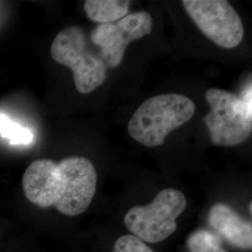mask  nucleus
<instances>
[{
	"instance_id": "f257e3e1",
	"label": "nucleus",
	"mask_w": 252,
	"mask_h": 252,
	"mask_svg": "<svg viewBox=\"0 0 252 252\" xmlns=\"http://www.w3.org/2000/svg\"><path fill=\"white\" fill-rule=\"evenodd\" d=\"M22 187L27 200L36 207H55L64 216H78L94 197L97 173L93 162L81 156L59 162L40 159L27 166Z\"/></svg>"
},
{
	"instance_id": "f03ea898",
	"label": "nucleus",
	"mask_w": 252,
	"mask_h": 252,
	"mask_svg": "<svg viewBox=\"0 0 252 252\" xmlns=\"http://www.w3.org/2000/svg\"><path fill=\"white\" fill-rule=\"evenodd\" d=\"M195 105L180 94H163L144 101L128 124L130 135L140 144L153 148L164 143L168 134L189 121Z\"/></svg>"
},
{
	"instance_id": "7ed1b4c3",
	"label": "nucleus",
	"mask_w": 252,
	"mask_h": 252,
	"mask_svg": "<svg viewBox=\"0 0 252 252\" xmlns=\"http://www.w3.org/2000/svg\"><path fill=\"white\" fill-rule=\"evenodd\" d=\"M210 112L205 123L215 145L233 147L243 143L252 131V86L242 97L227 91L211 88L205 94Z\"/></svg>"
},
{
	"instance_id": "20e7f679",
	"label": "nucleus",
	"mask_w": 252,
	"mask_h": 252,
	"mask_svg": "<svg viewBox=\"0 0 252 252\" xmlns=\"http://www.w3.org/2000/svg\"><path fill=\"white\" fill-rule=\"evenodd\" d=\"M51 55L55 62L72 70L74 83L81 94H90L107 78V66L88 46L85 33L80 27H67L54 37Z\"/></svg>"
},
{
	"instance_id": "39448f33",
	"label": "nucleus",
	"mask_w": 252,
	"mask_h": 252,
	"mask_svg": "<svg viewBox=\"0 0 252 252\" xmlns=\"http://www.w3.org/2000/svg\"><path fill=\"white\" fill-rule=\"evenodd\" d=\"M186 207L187 200L180 189H162L151 204L130 208L124 219L125 225L143 242L159 243L174 234L177 219Z\"/></svg>"
},
{
	"instance_id": "423d86ee",
	"label": "nucleus",
	"mask_w": 252,
	"mask_h": 252,
	"mask_svg": "<svg viewBox=\"0 0 252 252\" xmlns=\"http://www.w3.org/2000/svg\"><path fill=\"white\" fill-rule=\"evenodd\" d=\"M182 5L199 29L221 48L234 49L243 39L242 21L225 0H183Z\"/></svg>"
},
{
	"instance_id": "0eeeda50",
	"label": "nucleus",
	"mask_w": 252,
	"mask_h": 252,
	"mask_svg": "<svg viewBox=\"0 0 252 252\" xmlns=\"http://www.w3.org/2000/svg\"><path fill=\"white\" fill-rule=\"evenodd\" d=\"M153 18L146 11L126 15L116 24H105L95 27L91 33V41L99 48V55L108 67L121 64L131 41L150 35Z\"/></svg>"
},
{
	"instance_id": "6e6552de",
	"label": "nucleus",
	"mask_w": 252,
	"mask_h": 252,
	"mask_svg": "<svg viewBox=\"0 0 252 252\" xmlns=\"http://www.w3.org/2000/svg\"><path fill=\"white\" fill-rule=\"evenodd\" d=\"M208 222L228 243L243 251L252 250V222L240 216L229 205L218 203L211 207Z\"/></svg>"
},
{
	"instance_id": "1a4fd4ad",
	"label": "nucleus",
	"mask_w": 252,
	"mask_h": 252,
	"mask_svg": "<svg viewBox=\"0 0 252 252\" xmlns=\"http://www.w3.org/2000/svg\"><path fill=\"white\" fill-rule=\"evenodd\" d=\"M87 17L99 25L112 24L128 15L130 2L126 0H87L84 2Z\"/></svg>"
},
{
	"instance_id": "9d476101",
	"label": "nucleus",
	"mask_w": 252,
	"mask_h": 252,
	"mask_svg": "<svg viewBox=\"0 0 252 252\" xmlns=\"http://www.w3.org/2000/svg\"><path fill=\"white\" fill-rule=\"evenodd\" d=\"M187 245L190 252H227L220 236L208 230H198L192 233Z\"/></svg>"
},
{
	"instance_id": "9b49d317",
	"label": "nucleus",
	"mask_w": 252,
	"mask_h": 252,
	"mask_svg": "<svg viewBox=\"0 0 252 252\" xmlns=\"http://www.w3.org/2000/svg\"><path fill=\"white\" fill-rule=\"evenodd\" d=\"M0 135L11 145H28L33 141V134L27 128L14 123L4 114H0Z\"/></svg>"
},
{
	"instance_id": "f8f14e48",
	"label": "nucleus",
	"mask_w": 252,
	"mask_h": 252,
	"mask_svg": "<svg viewBox=\"0 0 252 252\" xmlns=\"http://www.w3.org/2000/svg\"><path fill=\"white\" fill-rule=\"evenodd\" d=\"M111 252H154L153 250L133 234H126L119 237L114 243Z\"/></svg>"
}]
</instances>
